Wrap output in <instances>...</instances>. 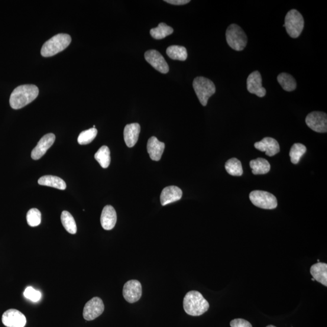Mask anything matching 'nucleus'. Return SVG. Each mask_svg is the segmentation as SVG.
<instances>
[{"mask_svg":"<svg viewBox=\"0 0 327 327\" xmlns=\"http://www.w3.org/2000/svg\"><path fill=\"white\" fill-rule=\"evenodd\" d=\"M39 94L38 87L33 84H25L17 87L10 96L9 103L12 109L24 108L34 101Z\"/></svg>","mask_w":327,"mask_h":327,"instance_id":"nucleus-1","label":"nucleus"},{"mask_svg":"<svg viewBox=\"0 0 327 327\" xmlns=\"http://www.w3.org/2000/svg\"><path fill=\"white\" fill-rule=\"evenodd\" d=\"M183 307L188 315L199 316L207 312L210 306L208 301L199 291H190L184 297Z\"/></svg>","mask_w":327,"mask_h":327,"instance_id":"nucleus-2","label":"nucleus"},{"mask_svg":"<svg viewBox=\"0 0 327 327\" xmlns=\"http://www.w3.org/2000/svg\"><path fill=\"white\" fill-rule=\"evenodd\" d=\"M71 41H72V38L69 35L59 34L55 35L53 38L45 42L41 48V56L44 57H53L69 46Z\"/></svg>","mask_w":327,"mask_h":327,"instance_id":"nucleus-3","label":"nucleus"},{"mask_svg":"<svg viewBox=\"0 0 327 327\" xmlns=\"http://www.w3.org/2000/svg\"><path fill=\"white\" fill-rule=\"evenodd\" d=\"M193 87L200 104L206 106L210 96L216 92V87L211 80L205 77H198L193 80Z\"/></svg>","mask_w":327,"mask_h":327,"instance_id":"nucleus-4","label":"nucleus"},{"mask_svg":"<svg viewBox=\"0 0 327 327\" xmlns=\"http://www.w3.org/2000/svg\"><path fill=\"white\" fill-rule=\"evenodd\" d=\"M225 35L227 43L233 49L241 51L247 46V35L237 24L230 25L227 29Z\"/></svg>","mask_w":327,"mask_h":327,"instance_id":"nucleus-5","label":"nucleus"},{"mask_svg":"<svg viewBox=\"0 0 327 327\" xmlns=\"http://www.w3.org/2000/svg\"><path fill=\"white\" fill-rule=\"evenodd\" d=\"M284 27L290 37L293 38L299 37L304 27L303 15L296 9L291 10L285 18Z\"/></svg>","mask_w":327,"mask_h":327,"instance_id":"nucleus-6","label":"nucleus"},{"mask_svg":"<svg viewBox=\"0 0 327 327\" xmlns=\"http://www.w3.org/2000/svg\"><path fill=\"white\" fill-rule=\"evenodd\" d=\"M249 197L253 205L259 208L271 210L276 209L278 206L276 197L265 191H253Z\"/></svg>","mask_w":327,"mask_h":327,"instance_id":"nucleus-7","label":"nucleus"},{"mask_svg":"<svg viewBox=\"0 0 327 327\" xmlns=\"http://www.w3.org/2000/svg\"><path fill=\"white\" fill-rule=\"evenodd\" d=\"M306 122L312 130L318 133L327 132V116L325 113L313 112L307 116Z\"/></svg>","mask_w":327,"mask_h":327,"instance_id":"nucleus-8","label":"nucleus"},{"mask_svg":"<svg viewBox=\"0 0 327 327\" xmlns=\"http://www.w3.org/2000/svg\"><path fill=\"white\" fill-rule=\"evenodd\" d=\"M105 310V305L101 298L93 297L86 304L83 310V317L86 320H93L98 318Z\"/></svg>","mask_w":327,"mask_h":327,"instance_id":"nucleus-9","label":"nucleus"},{"mask_svg":"<svg viewBox=\"0 0 327 327\" xmlns=\"http://www.w3.org/2000/svg\"><path fill=\"white\" fill-rule=\"evenodd\" d=\"M123 296L128 303L133 304L140 300L142 295L141 284L137 280L127 282L123 287Z\"/></svg>","mask_w":327,"mask_h":327,"instance_id":"nucleus-10","label":"nucleus"},{"mask_svg":"<svg viewBox=\"0 0 327 327\" xmlns=\"http://www.w3.org/2000/svg\"><path fill=\"white\" fill-rule=\"evenodd\" d=\"M2 322L7 327H24L27 324V318L19 311L10 309L3 313Z\"/></svg>","mask_w":327,"mask_h":327,"instance_id":"nucleus-11","label":"nucleus"},{"mask_svg":"<svg viewBox=\"0 0 327 327\" xmlns=\"http://www.w3.org/2000/svg\"><path fill=\"white\" fill-rule=\"evenodd\" d=\"M145 60L155 69L162 73H167L169 71V67L164 57L156 50H150L144 54Z\"/></svg>","mask_w":327,"mask_h":327,"instance_id":"nucleus-12","label":"nucleus"},{"mask_svg":"<svg viewBox=\"0 0 327 327\" xmlns=\"http://www.w3.org/2000/svg\"><path fill=\"white\" fill-rule=\"evenodd\" d=\"M55 140H56V136L54 134H48L43 136L38 142L37 146L32 151V159L38 160L43 157L48 148L53 145Z\"/></svg>","mask_w":327,"mask_h":327,"instance_id":"nucleus-13","label":"nucleus"},{"mask_svg":"<svg viewBox=\"0 0 327 327\" xmlns=\"http://www.w3.org/2000/svg\"><path fill=\"white\" fill-rule=\"evenodd\" d=\"M247 88L249 92L261 98L266 95V90L262 86V77L258 71L252 72L247 78Z\"/></svg>","mask_w":327,"mask_h":327,"instance_id":"nucleus-14","label":"nucleus"},{"mask_svg":"<svg viewBox=\"0 0 327 327\" xmlns=\"http://www.w3.org/2000/svg\"><path fill=\"white\" fill-rule=\"evenodd\" d=\"M255 147L259 150L265 152V154L268 157H273L280 151L278 142L270 137H265L261 141L256 142Z\"/></svg>","mask_w":327,"mask_h":327,"instance_id":"nucleus-15","label":"nucleus"},{"mask_svg":"<svg viewBox=\"0 0 327 327\" xmlns=\"http://www.w3.org/2000/svg\"><path fill=\"white\" fill-rule=\"evenodd\" d=\"M183 196V192L177 186H168L162 191L160 200L162 206H166L170 203L179 200Z\"/></svg>","mask_w":327,"mask_h":327,"instance_id":"nucleus-16","label":"nucleus"},{"mask_svg":"<svg viewBox=\"0 0 327 327\" xmlns=\"http://www.w3.org/2000/svg\"><path fill=\"white\" fill-rule=\"evenodd\" d=\"M100 221L102 228L106 231H111L114 228L117 221V216L115 209L111 206L104 207Z\"/></svg>","mask_w":327,"mask_h":327,"instance_id":"nucleus-17","label":"nucleus"},{"mask_svg":"<svg viewBox=\"0 0 327 327\" xmlns=\"http://www.w3.org/2000/svg\"><path fill=\"white\" fill-rule=\"evenodd\" d=\"M140 131V125L138 123H132L125 125L124 130V138L128 147H133L137 144Z\"/></svg>","mask_w":327,"mask_h":327,"instance_id":"nucleus-18","label":"nucleus"},{"mask_svg":"<svg viewBox=\"0 0 327 327\" xmlns=\"http://www.w3.org/2000/svg\"><path fill=\"white\" fill-rule=\"evenodd\" d=\"M147 152L152 160L160 161L163 155L165 144L158 140L155 137L149 138L147 142Z\"/></svg>","mask_w":327,"mask_h":327,"instance_id":"nucleus-19","label":"nucleus"},{"mask_svg":"<svg viewBox=\"0 0 327 327\" xmlns=\"http://www.w3.org/2000/svg\"><path fill=\"white\" fill-rule=\"evenodd\" d=\"M313 278L325 287L327 286V264L319 262L310 268Z\"/></svg>","mask_w":327,"mask_h":327,"instance_id":"nucleus-20","label":"nucleus"},{"mask_svg":"<svg viewBox=\"0 0 327 327\" xmlns=\"http://www.w3.org/2000/svg\"><path fill=\"white\" fill-rule=\"evenodd\" d=\"M38 183L41 186H44L56 188L60 190H65L66 184L65 181L61 178L53 176L46 175L42 177L38 180Z\"/></svg>","mask_w":327,"mask_h":327,"instance_id":"nucleus-21","label":"nucleus"},{"mask_svg":"<svg viewBox=\"0 0 327 327\" xmlns=\"http://www.w3.org/2000/svg\"><path fill=\"white\" fill-rule=\"evenodd\" d=\"M250 166L252 173L254 174H264L270 170V164L264 158H258L250 162Z\"/></svg>","mask_w":327,"mask_h":327,"instance_id":"nucleus-22","label":"nucleus"},{"mask_svg":"<svg viewBox=\"0 0 327 327\" xmlns=\"http://www.w3.org/2000/svg\"><path fill=\"white\" fill-rule=\"evenodd\" d=\"M278 82L282 87L287 92H291L295 90L297 84L295 79L289 73H282L278 76Z\"/></svg>","mask_w":327,"mask_h":327,"instance_id":"nucleus-23","label":"nucleus"},{"mask_svg":"<svg viewBox=\"0 0 327 327\" xmlns=\"http://www.w3.org/2000/svg\"><path fill=\"white\" fill-rule=\"evenodd\" d=\"M95 159L104 168H108L111 164V152L106 145H103L95 154Z\"/></svg>","mask_w":327,"mask_h":327,"instance_id":"nucleus-24","label":"nucleus"},{"mask_svg":"<svg viewBox=\"0 0 327 327\" xmlns=\"http://www.w3.org/2000/svg\"><path fill=\"white\" fill-rule=\"evenodd\" d=\"M225 168L228 173L231 175L241 177L243 174L241 161L237 158H233L226 162Z\"/></svg>","mask_w":327,"mask_h":327,"instance_id":"nucleus-25","label":"nucleus"},{"mask_svg":"<svg viewBox=\"0 0 327 327\" xmlns=\"http://www.w3.org/2000/svg\"><path fill=\"white\" fill-rule=\"evenodd\" d=\"M167 55L174 60L185 61L187 58L186 47L180 46H171L167 48Z\"/></svg>","mask_w":327,"mask_h":327,"instance_id":"nucleus-26","label":"nucleus"},{"mask_svg":"<svg viewBox=\"0 0 327 327\" xmlns=\"http://www.w3.org/2000/svg\"><path fill=\"white\" fill-rule=\"evenodd\" d=\"M173 29L164 22H161L156 28L152 29L150 31L151 36L156 40H161L173 34Z\"/></svg>","mask_w":327,"mask_h":327,"instance_id":"nucleus-27","label":"nucleus"},{"mask_svg":"<svg viewBox=\"0 0 327 327\" xmlns=\"http://www.w3.org/2000/svg\"><path fill=\"white\" fill-rule=\"evenodd\" d=\"M61 220L62 224L67 232L76 234L77 231V224L73 217L69 212L63 211L61 213Z\"/></svg>","mask_w":327,"mask_h":327,"instance_id":"nucleus-28","label":"nucleus"},{"mask_svg":"<svg viewBox=\"0 0 327 327\" xmlns=\"http://www.w3.org/2000/svg\"><path fill=\"white\" fill-rule=\"evenodd\" d=\"M307 148L305 145L300 143L293 145L290 151V157L291 163L297 164L299 163L301 157L306 154Z\"/></svg>","mask_w":327,"mask_h":327,"instance_id":"nucleus-29","label":"nucleus"},{"mask_svg":"<svg viewBox=\"0 0 327 327\" xmlns=\"http://www.w3.org/2000/svg\"><path fill=\"white\" fill-rule=\"evenodd\" d=\"M97 133L98 131L95 128H91L88 130L84 131L80 133L79 137L78 138V142L81 145L90 144L96 138Z\"/></svg>","mask_w":327,"mask_h":327,"instance_id":"nucleus-30","label":"nucleus"},{"mask_svg":"<svg viewBox=\"0 0 327 327\" xmlns=\"http://www.w3.org/2000/svg\"><path fill=\"white\" fill-rule=\"evenodd\" d=\"M27 219L28 224L31 227H37L40 224L41 214L37 209H32L27 213Z\"/></svg>","mask_w":327,"mask_h":327,"instance_id":"nucleus-31","label":"nucleus"},{"mask_svg":"<svg viewBox=\"0 0 327 327\" xmlns=\"http://www.w3.org/2000/svg\"><path fill=\"white\" fill-rule=\"evenodd\" d=\"M24 296L26 298L37 303L41 298V293L40 291L34 289L33 287H28L24 291Z\"/></svg>","mask_w":327,"mask_h":327,"instance_id":"nucleus-32","label":"nucleus"},{"mask_svg":"<svg viewBox=\"0 0 327 327\" xmlns=\"http://www.w3.org/2000/svg\"><path fill=\"white\" fill-rule=\"evenodd\" d=\"M231 327H253L250 322L244 319H235L231 322Z\"/></svg>","mask_w":327,"mask_h":327,"instance_id":"nucleus-33","label":"nucleus"},{"mask_svg":"<svg viewBox=\"0 0 327 327\" xmlns=\"http://www.w3.org/2000/svg\"><path fill=\"white\" fill-rule=\"evenodd\" d=\"M164 2L173 5H184L190 2L189 0H165Z\"/></svg>","mask_w":327,"mask_h":327,"instance_id":"nucleus-34","label":"nucleus"},{"mask_svg":"<svg viewBox=\"0 0 327 327\" xmlns=\"http://www.w3.org/2000/svg\"><path fill=\"white\" fill-rule=\"evenodd\" d=\"M266 327H276V326H274V325H268V326H266Z\"/></svg>","mask_w":327,"mask_h":327,"instance_id":"nucleus-35","label":"nucleus"},{"mask_svg":"<svg viewBox=\"0 0 327 327\" xmlns=\"http://www.w3.org/2000/svg\"><path fill=\"white\" fill-rule=\"evenodd\" d=\"M312 281H315V280H314V278H312Z\"/></svg>","mask_w":327,"mask_h":327,"instance_id":"nucleus-36","label":"nucleus"}]
</instances>
